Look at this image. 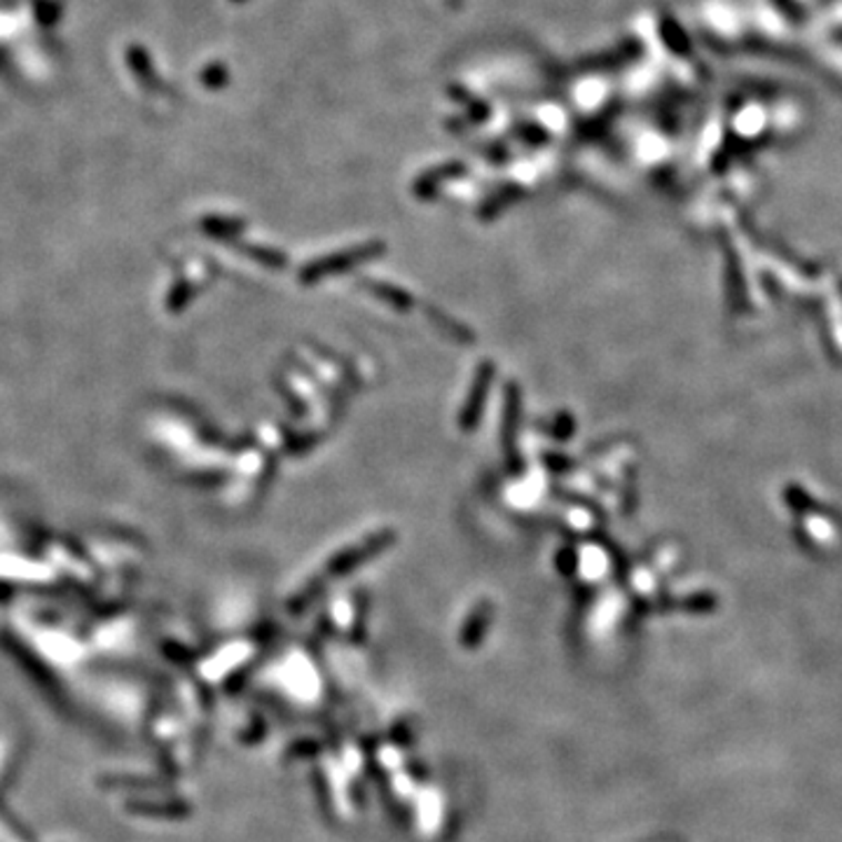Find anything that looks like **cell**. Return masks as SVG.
Instances as JSON below:
<instances>
[{"label":"cell","instance_id":"5b68a950","mask_svg":"<svg viewBox=\"0 0 842 842\" xmlns=\"http://www.w3.org/2000/svg\"><path fill=\"white\" fill-rule=\"evenodd\" d=\"M361 286L371 295H375L379 302H384L386 307H392L400 314L415 307V297L400 286H392V284H384V281H373V278H361Z\"/></svg>","mask_w":842,"mask_h":842},{"label":"cell","instance_id":"3957f363","mask_svg":"<svg viewBox=\"0 0 842 842\" xmlns=\"http://www.w3.org/2000/svg\"><path fill=\"white\" fill-rule=\"evenodd\" d=\"M520 409H523V394L517 382H508L504 388V415H501V445L504 457L513 475H520L525 470V461L517 452V428H520Z\"/></svg>","mask_w":842,"mask_h":842},{"label":"cell","instance_id":"7a4b0ae2","mask_svg":"<svg viewBox=\"0 0 842 842\" xmlns=\"http://www.w3.org/2000/svg\"><path fill=\"white\" fill-rule=\"evenodd\" d=\"M394 544H396V531H392V529H382V531H377V534L365 536L361 544L339 550V552L328 561V574H331V576H344V574H349V571L363 567L368 559L382 555L386 548H392Z\"/></svg>","mask_w":842,"mask_h":842},{"label":"cell","instance_id":"ba28073f","mask_svg":"<svg viewBox=\"0 0 842 842\" xmlns=\"http://www.w3.org/2000/svg\"><path fill=\"white\" fill-rule=\"evenodd\" d=\"M574 430H576V419L567 413V409H561V413L555 417V422L550 424V430H548V434H550L555 440H561V443H565V440H569V438L574 436Z\"/></svg>","mask_w":842,"mask_h":842},{"label":"cell","instance_id":"30bf717a","mask_svg":"<svg viewBox=\"0 0 842 842\" xmlns=\"http://www.w3.org/2000/svg\"><path fill=\"white\" fill-rule=\"evenodd\" d=\"M541 461H544L550 470H555V473H567V470L574 468V461H571L569 457H565V455H557V452H550V455H544Z\"/></svg>","mask_w":842,"mask_h":842},{"label":"cell","instance_id":"9c48e42d","mask_svg":"<svg viewBox=\"0 0 842 842\" xmlns=\"http://www.w3.org/2000/svg\"><path fill=\"white\" fill-rule=\"evenodd\" d=\"M517 197V190H513V187H508V190H504V192H499V194H494V197H489L485 204H483V209H480V215H483V219H494V215L496 213H499L510 200H515Z\"/></svg>","mask_w":842,"mask_h":842},{"label":"cell","instance_id":"8992f818","mask_svg":"<svg viewBox=\"0 0 842 842\" xmlns=\"http://www.w3.org/2000/svg\"><path fill=\"white\" fill-rule=\"evenodd\" d=\"M424 312H426L428 321L438 328V333L445 335L447 339L457 342V344H473L475 342V333L468 326H464V323H459L457 318H452L449 314H445L443 310L424 307Z\"/></svg>","mask_w":842,"mask_h":842},{"label":"cell","instance_id":"52a82bcc","mask_svg":"<svg viewBox=\"0 0 842 842\" xmlns=\"http://www.w3.org/2000/svg\"><path fill=\"white\" fill-rule=\"evenodd\" d=\"M459 171H461V166H443V169H438V171H428V174L422 176V179L417 181V185H415L417 197L428 200L430 194H436V190H438V185H440L443 181L455 179V176L459 174Z\"/></svg>","mask_w":842,"mask_h":842},{"label":"cell","instance_id":"277c9868","mask_svg":"<svg viewBox=\"0 0 842 842\" xmlns=\"http://www.w3.org/2000/svg\"><path fill=\"white\" fill-rule=\"evenodd\" d=\"M494 375H496V365L491 361L480 363L478 371H475L473 384L468 388V396H466V400L461 405V413H459V428L464 430V434H470V430H475V426L480 424Z\"/></svg>","mask_w":842,"mask_h":842},{"label":"cell","instance_id":"6da1fadb","mask_svg":"<svg viewBox=\"0 0 842 842\" xmlns=\"http://www.w3.org/2000/svg\"><path fill=\"white\" fill-rule=\"evenodd\" d=\"M384 253H386V244L384 242H368V244H361V246L344 248V251L323 255V257H316V261L307 263L305 267L300 270L297 278H300V284L312 286V284H318V281L326 278V276L344 274V272H349V270H356L358 265L371 263V261H375V257H379Z\"/></svg>","mask_w":842,"mask_h":842}]
</instances>
